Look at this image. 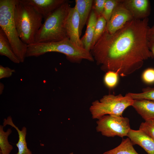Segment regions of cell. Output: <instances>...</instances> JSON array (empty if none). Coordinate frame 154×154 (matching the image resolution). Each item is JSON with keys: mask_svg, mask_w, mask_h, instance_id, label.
<instances>
[{"mask_svg": "<svg viewBox=\"0 0 154 154\" xmlns=\"http://www.w3.org/2000/svg\"><path fill=\"white\" fill-rule=\"evenodd\" d=\"M148 17L133 19L112 33L106 27L90 51L102 70L125 77L141 68L144 61L154 58L148 46Z\"/></svg>", "mask_w": 154, "mask_h": 154, "instance_id": "6da1fadb", "label": "cell"}, {"mask_svg": "<svg viewBox=\"0 0 154 154\" xmlns=\"http://www.w3.org/2000/svg\"><path fill=\"white\" fill-rule=\"evenodd\" d=\"M14 16L21 40L27 45L35 43L36 35L42 24V16L32 6L22 0H17Z\"/></svg>", "mask_w": 154, "mask_h": 154, "instance_id": "7a4b0ae2", "label": "cell"}, {"mask_svg": "<svg viewBox=\"0 0 154 154\" xmlns=\"http://www.w3.org/2000/svg\"><path fill=\"white\" fill-rule=\"evenodd\" d=\"M50 52L64 54L68 60L73 63H80L83 59L94 60L90 52L76 45L68 38L58 41L35 42L28 45L26 57H37Z\"/></svg>", "mask_w": 154, "mask_h": 154, "instance_id": "3957f363", "label": "cell"}, {"mask_svg": "<svg viewBox=\"0 0 154 154\" xmlns=\"http://www.w3.org/2000/svg\"><path fill=\"white\" fill-rule=\"evenodd\" d=\"M71 7L67 0L44 20L36 35L35 42H57L68 38L65 25Z\"/></svg>", "mask_w": 154, "mask_h": 154, "instance_id": "277c9868", "label": "cell"}, {"mask_svg": "<svg viewBox=\"0 0 154 154\" xmlns=\"http://www.w3.org/2000/svg\"><path fill=\"white\" fill-rule=\"evenodd\" d=\"M17 0H0V27L7 37L21 62L26 57L28 45L20 38L15 21L14 11Z\"/></svg>", "mask_w": 154, "mask_h": 154, "instance_id": "5b68a950", "label": "cell"}, {"mask_svg": "<svg viewBox=\"0 0 154 154\" xmlns=\"http://www.w3.org/2000/svg\"><path fill=\"white\" fill-rule=\"evenodd\" d=\"M134 100L127 94L125 96L119 94L115 95L109 94L104 96L99 100L93 102L89 110L93 119H98L106 115L122 116L124 110L132 106Z\"/></svg>", "mask_w": 154, "mask_h": 154, "instance_id": "8992f818", "label": "cell"}, {"mask_svg": "<svg viewBox=\"0 0 154 154\" xmlns=\"http://www.w3.org/2000/svg\"><path fill=\"white\" fill-rule=\"evenodd\" d=\"M96 131L108 137L127 136L131 129L129 120L126 117L115 115H106L96 122Z\"/></svg>", "mask_w": 154, "mask_h": 154, "instance_id": "52a82bcc", "label": "cell"}, {"mask_svg": "<svg viewBox=\"0 0 154 154\" xmlns=\"http://www.w3.org/2000/svg\"><path fill=\"white\" fill-rule=\"evenodd\" d=\"M120 0L109 21L106 28L111 33H114L122 27L128 22L133 18L130 11L123 5Z\"/></svg>", "mask_w": 154, "mask_h": 154, "instance_id": "ba28073f", "label": "cell"}, {"mask_svg": "<svg viewBox=\"0 0 154 154\" xmlns=\"http://www.w3.org/2000/svg\"><path fill=\"white\" fill-rule=\"evenodd\" d=\"M80 18L75 6L71 7L65 25L68 37L70 40L74 44L84 48L80 38Z\"/></svg>", "mask_w": 154, "mask_h": 154, "instance_id": "9c48e42d", "label": "cell"}, {"mask_svg": "<svg viewBox=\"0 0 154 154\" xmlns=\"http://www.w3.org/2000/svg\"><path fill=\"white\" fill-rule=\"evenodd\" d=\"M123 5L130 11L134 19L148 17L151 11L150 1L148 0H122Z\"/></svg>", "mask_w": 154, "mask_h": 154, "instance_id": "30bf717a", "label": "cell"}, {"mask_svg": "<svg viewBox=\"0 0 154 154\" xmlns=\"http://www.w3.org/2000/svg\"><path fill=\"white\" fill-rule=\"evenodd\" d=\"M32 6L45 20L66 0H22Z\"/></svg>", "mask_w": 154, "mask_h": 154, "instance_id": "8fae6325", "label": "cell"}, {"mask_svg": "<svg viewBox=\"0 0 154 154\" xmlns=\"http://www.w3.org/2000/svg\"><path fill=\"white\" fill-rule=\"evenodd\" d=\"M127 136L133 145H139L148 154H154V140L142 130L131 129Z\"/></svg>", "mask_w": 154, "mask_h": 154, "instance_id": "7c38bea8", "label": "cell"}, {"mask_svg": "<svg viewBox=\"0 0 154 154\" xmlns=\"http://www.w3.org/2000/svg\"><path fill=\"white\" fill-rule=\"evenodd\" d=\"M131 106L145 121L154 120V101L146 99H134Z\"/></svg>", "mask_w": 154, "mask_h": 154, "instance_id": "4fadbf2b", "label": "cell"}, {"mask_svg": "<svg viewBox=\"0 0 154 154\" xmlns=\"http://www.w3.org/2000/svg\"><path fill=\"white\" fill-rule=\"evenodd\" d=\"M7 125H10L15 129L18 134L19 140L16 144L18 151L16 154H32L31 151L28 148L27 145L26 140L27 131L26 128L23 127L20 130L14 123L10 116L4 119L3 125L5 127Z\"/></svg>", "mask_w": 154, "mask_h": 154, "instance_id": "5bb4252c", "label": "cell"}, {"mask_svg": "<svg viewBox=\"0 0 154 154\" xmlns=\"http://www.w3.org/2000/svg\"><path fill=\"white\" fill-rule=\"evenodd\" d=\"M75 6L80 20L79 33L81 36L82 31L89 17L93 3V0H76Z\"/></svg>", "mask_w": 154, "mask_h": 154, "instance_id": "9a60e30c", "label": "cell"}, {"mask_svg": "<svg viewBox=\"0 0 154 154\" xmlns=\"http://www.w3.org/2000/svg\"><path fill=\"white\" fill-rule=\"evenodd\" d=\"M97 17L92 9L90 14L85 33L81 39L84 48L90 52Z\"/></svg>", "mask_w": 154, "mask_h": 154, "instance_id": "2e32d148", "label": "cell"}, {"mask_svg": "<svg viewBox=\"0 0 154 154\" xmlns=\"http://www.w3.org/2000/svg\"><path fill=\"white\" fill-rule=\"evenodd\" d=\"M0 54L8 58L13 62L19 64L20 62L14 53L5 34L0 29Z\"/></svg>", "mask_w": 154, "mask_h": 154, "instance_id": "e0dca14e", "label": "cell"}, {"mask_svg": "<svg viewBox=\"0 0 154 154\" xmlns=\"http://www.w3.org/2000/svg\"><path fill=\"white\" fill-rule=\"evenodd\" d=\"M133 144L128 137L123 139L116 147L104 153L103 154H139L135 150Z\"/></svg>", "mask_w": 154, "mask_h": 154, "instance_id": "ac0fdd59", "label": "cell"}, {"mask_svg": "<svg viewBox=\"0 0 154 154\" xmlns=\"http://www.w3.org/2000/svg\"><path fill=\"white\" fill-rule=\"evenodd\" d=\"M4 127L3 125H0V154H10L13 147L9 143L8 137L12 131L9 128L5 132L4 130Z\"/></svg>", "mask_w": 154, "mask_h": 154, "instance_id": "d6986e66", "label": "cell"}, {"mask_svg": "<svg viewBox=\"0 0 154 154\" xmlns=\"http://www.w3.org/2000/svg\"><path fill=\"white\" fill-rule=\"evenodd\" d=\"M107 23V21L103 16H101L97 17L91 43V49L93 47L104 31L106 27Z\"/></svg>", "mask_w": 154, "mask_h": 154, "instance_id": "ffe728a7", "label": "cell"}, {"mask_svg": "<svg viewBox=\"0 0 154 154\" xmlns=\"http://www.w3.org/2000/svg\"><path fill=\"white\" fill-rule=\"evenodd\" d=\"M126 94L133 100L146 99L154 101V87L144 88L140 93L129 92Z\"/></svg>", "mask_w": 154, "mask_h": 154, "instance_id": "44dd1931", "label": "cell"}, {"mask_svg": "<svg viewBox=\"0 0 154 154\" xmlns=\"http://www.w3.org/2000/svg\"><path fill=\"white\" fill-rule=\"evenodd\" d=\"M120 0H106L104 9L102 15L107 22L111 17L115 8Z\"/></svg>", "mask_w": 154, "mask_h": 154, "instance_id": "7402d4cb", "label": "cell"}, {"mask_svg": "<svg viewBox=\"0 0 154 154\" xmlns=\"http://www.w3.org/2000/svg\"><path fill=\"white\" fill-rule=\"evenodd\" d=\"M119 74L117 72L109 71L106 72L104 78L106 85L110 88H114L117 84Z\"/></svg>", "mask_w": 154, "mask_h": 154, "instance_id": "603a6c76", "label": "cell"}, {"mask_svg": "<svg viewBox=\"0 0 154 154\" xmlns=\"http://www.w3.org/2000/svg\"><path fill=\"white\" fill-rule=\"evenodd\" d=\"M139 129L143 131L154 140V122L153 121H145L142 122Z\"/></svg>", "mask_w": 154, "mask_h": 154, "instance_id": "cb8c5ba5", "label": "cell"}, {"mask_svg": "<svg viewBox=\"0 0 154 154\" xmlns=\"http://www.w3.org/2000/svg\"><path fill=\"white\" fill-rule=\"evenodd\" d=\"M142 79L145 83L151 84L154 83V69L148 68L143 72L142 76Z\"/></svg>", "mask_w": 154, "mask_h": 154, "instance_id": "d4e9b609", "label": "cell"}, {"mask_svg": "<svg viewBox=\"0 0 154 154\" xmlns=\"http://www.w3.org/2000/svg\"><path fill=\"white\" fill-rule=\"evenodd\" d=\"M106 0H93V9L96 13L97 17L102 16Z\"/></svg>", "mask_w": 154, "mask_h": 154, "instance_id": "484cf974", "label": "cell"}, {"mask_svg": "<svg viewBox=\"0 0 154 154\" xmlns=\"http://www.w3.org/2000/svg\"><path fill=\"white\" fill-rule=\"evenodd\" d=\"M15 72L14 69H11L8 67H4L1 65L0 66V79L10 77Z\"/></svg>", "mask_w": 154, "mask_h": 154, "instance_id": "4316f807", "label": "cell"}, {"mask_svg": "<svg viewBox=\"0 0 154 154\" xmlns=\"http://www.w3.org/2000/svg\"><path fill=\"white\" fill-rule=\"evenodd\" d=\"M147 38L149 42H154V24L149 29L147 34Z\"/></svg>", "mask_w": 154, "mask_h": 154, "instance_id": "83f0119b", "label": "cell"}, {"mask_svg": "<svg viewBox=\"0 0 154 154\" xmlns=\"http://www.w3.org/2000/svg\"><path fill=\"white\" fill-rule=\"evenodd\" d=\"M148 46L149 50L152 52L154 57V42H148Z\"/></svg>", "mask_w": 154, "mask_h": 154, "instance_id": "f1b7e54d", "label": "cell"}, {"mask_svg": "<svg viewBox=\"0 0 154 154\" xmlns=\"http://www.w3.org/2000/svg\"><path fill=\"white\" fill-rule=\"evenodd\" d=\"M69 154H74L73 153V152H71L69 153Z\"/></svg>", "mask_w": 154, "mask_h": 154, "instance_id": "f546056e", "label": "cell"}, {"mask_svg": "<svg viewBox=\"0 0 154 154\" xmlns=\"http://www.w3.org/2000/svg\"><path fill=\"white\" fill-rule=\"evenodd\" d=\"M153 121L154 122V120H153Z\"/></svg>", "mask_w": 154, "mask_h": 154, "instance_id": "4dcf8cb0", "label": "cell"}]
</instances>
